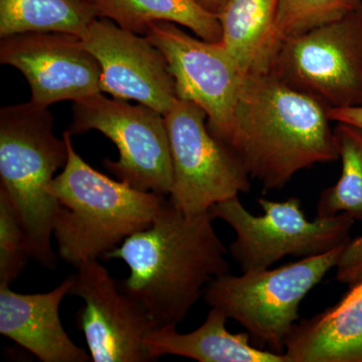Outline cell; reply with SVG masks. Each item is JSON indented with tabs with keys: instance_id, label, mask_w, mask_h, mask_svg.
I'll return each instance as SVG.
<instances>
[{
	"instance_id": "obj_21",
	"label": "cell",
	"mask_w": 362,
	"mask_h": 362,
	"mask_svg": "<svg viewBox=\"0 0 362 362\" xmlns=\"http://www.w3.org/2000/svg\"><path fill=\"white\" fill-rule=\"evenodd\" d=\"M361 7L362 0H279L273 28L252 68L263 69L283 40L340 20Z\"/></svg>"
},
{
	"instance_id": "obj_1",
	"label": "cell",
	"mask_w": 362,
	"mask_h": 362,
	"mask_svg": "<svg viewBox=\"0 0 362 362\" xmlns=\"http://www.w3.org/2000/svg\"><path fill=\"white\" fill-rule=\"evenodd\" d=\"M329 109L268 71L245 74L230 130L220 140L264 192L339 158Z\"/></svg>"
},
{
	"instance_id": "obj_8",
	"label": "cell",
	"mask_w": 362,
	"mask_h": 362,
	"mask_svg": "<svg viewBox=\"0 0 362 362\" xmlns=\"http://www.w3.org/2000/svg\"><path fill=\"white\" fill-rule=\"evenodd\" d=\"M96 130L116 145L118 160L105 159V168L117 180L141 192L168 197L173 187V162L163 114L124 100L100 94L74 102L69 132Z\"/></svg>"
},
{
	"instance_id": "obj_15",
	"label": "cell",
	"mask_w": 362,
	"mask_h": 362,
	"mask_svg": "<svg viewBox=\"0 0 362 362\" xmlns=\"http://www.w3.org/2000/svg\"><path fill=\"white\" fill-rule=\"evenodd\" d=\"M284 354L290 362H362V282L334 306L295 323Z\"/></svg>"
},
{
	"instance_id": "obj_16",
	"label": "cell",
	"mask_w": 362,
	"mask_h": 362,
	"mask_svg": "<svg viewBox=\"0 0 362 362\" xmlns=\"http://www.w3.org/2000/svg\"><path fill=\"white\" fill-rule=\"evenodd\" d=\"M226 320L220 309L211 307L197 330L183 334L175 325L156 327L145 339V347L152 361L177 356L199 362H290L285 354L255 346L247 332L230 333Z\"/></svg>"
},
{
	"instance_id": "obj_4",
	"label": "cell",
	"mask_w": 362,
	"mask_h": 362,
	"mask_svg": "<svg viewBox=\"0 0 362 362\" xmlns=\"http://www.w3.org/2000/svg\"><path fill=\"white\" fill-rule=\"evenodd\" d=\"M68 161L65 138L54 132V117L47 107L33 103L0 110V189L13 202L28 235L32 258L54 270L52 247L57 201L47 188Z\"/></svg>"
},
{
	"instance_id": "obj_14",
	"label": "cell",
	"mask_w": 362,
	"mask_h": 362,
	"mask_svg": "<svg viewBox=\"0 0 362 362\" xmlns=\"http://www.w3.org/2000/svg\"><path fill=\"white\" fill-rule=\"evenodd\" d=\"M75 275L47 293L21 294L0 285V333L42 362H88L90 354L64 329L59 306L70 294Z\"/></svg>"
},
{
	"instance_id": "obj_7",
	"label": "cell",
	"mask_w": 362,
	"mask_h": 362,
	"mask_svg": "<svg viewBox=\"0 0 362 362\" xmlns=\"http://www.w3.org/2000/svg\"><path fill=\"white\" fill-rule=\"evenodd\" d=\"M328 109L362 107V7L283 40L263 70Z\"/></svg>"
},
{
	"instance_id": "obj_17",
	"label": "cell",
	"mask_w": 362,
	"mask_h": 362,
	"mask_svg": "<svg viewBox=\"0 0 362 362\" xmlns=\"http://www.w3.org/2000/svg\"><path fill=\"white\" fill-rule=\"evenodd\" d=\"M99 18H109L137 35H145L156 21H170L189 28L199 39L221 42V26L216 14L195 0H90Z\"/></svg>"
},
{
	"instance_id": "obj_13",
	"label": "cell",
	"mask_w": 362,
	"mask_h": 362,
	"mask_svg": "<svg viewBox=\"0 0 362 362\" xmlns=\"http://www.w3.org/2000/svg\"><path fill=\"white\" fill-rule=\"evenodd\" d=\"M81 39L101 66V92L137 101L163 115L175 105L178 97L168 61L145 35L97 18Z\"/></svg>"
},
{
	"instance_id": "obj_5",
	"label": "cell",
	"mask_w": 362,
	"mask_h": 362,
	"mask_svg": "<svg viewBox=\"0 0 362 362\" xmlns=\"http://www.w3.org/2000/svg\"><path fill=\"white\" fill-rule=\"evenodd\" d=\"M345 244L277 269L226 273L207 284L204 299L246 329L258 349L284 354L285 339L299 319V305L337 268Z\"/></svg>"
},
{
	"instance_id": "obj_11",
	"label": "cell",
	"mask_w": 362,
	"mask_h": 362,
	"mask_svg": "<svg viewBox=\"0 0 362 362\" xmlns=\"http://www.w3.org/2000/svg\"><path fill=\"white\" fill-rule=\"evenodd\" d=\"M77 269L69 295L85 302L77 313V326L92 361H152L145 339L157 325L146 309L123 291L98 259Z\"/></svg>"
},
{
	"instance_id": "obj_10",
	"label": "cell",
	"mask_w": 362,
	"mask_h": 362,
	"mask_svg": "<svg viewBox=\"0 0 362 362\" xmlns=\"http://www.w3.org/2000/svg\"><path fill=\"white\" fill-rule=\"evenodd\" d=\"M145 37L165 57L178 99L201 107L209 129L223 139L245 76L225 45L195 39L170 21L152 23Z\"/></svg>"
},
{
	"instance_id": "obj_9",
	"label": "cell",
	"mask_w": 362,
	"mask_h": 362,
	"mask_svg": "<svg viewBox=\"0 0 362 362\" xmlns=\"http://www.w3.org/2000/svg\"><path fill=\"white\" fill-rule=\"evenodd\" d=\"M163 116L173 162L168 197L178 209L187 214L207 213L214 204L249 192L250 176L209 129L201 107L177 99Z\"/></svg>"
},
{
	"instance_id": "obj_12",
	"label": "cell",
	"mask_w": 362,
	"mask_h": 362,
	"mask_svg": "<svg viewBox=\"0 0 362 362\" xmlns=\"http://www.w3.org/2000/svg\"><path fill=\"white\" fill-rule=\"evenodd\" d=\"M0 63L25 76L33 103L49 107L101 92V66L81 37L66 33H23L0 42Z\"/></svg>"
},
{
	"instance_id": "obj_22",
	"label": "cell",
	"mask_w": 362,
	"mask_h": 362,
	"mask_svg": "<svg viewBox=\"0 0 362 362\" xmlns=\"http://www.w3.org/2000/svg\"><path fill=\"white\" fill-rule=\"evenodd\" d=\"M32 258L28 235L9 197L0 189V285L11 286Z\"/></svg>"
},
{
	"instance_id": "obj_20",
	"label": "cell",
	"mask_w": 362,
	"mask_h": 362,
	"mask_svg": "<svg viewBox=\"0 0 362 362\" xmlns=\"http://www.w3.org/2000/svg\"><path fill=\"white\" fill-rule=\"evenodd\" d=\"M337 123L333 134L342 162L341 175L337 185L321 192L317 216L346 214L362 223V128Z\"/></svg>"
},
{
	"instance_id": "obj_2",
	"label": "cell",
	"mask_w": 362,
	"mask_h": 362,
	"mask_svg": "<svg viewBox=\"0 0 362 362\" xmlns=\"http://www.w3.org/2000/svg\"><path fill=\"white\" fill-rule=\"evenodd\" d=\"M213 216L187 214L165 197L151 225L127 238L103 259H122L129 277L123 291L146 309L157 327L187 318L207 284L230 273L228 249L216 235Z\"/></svg>"
},
{
	"instance_id": "obj_3",
	"label": "cell",
	"mask_w": 362,
	"mask_h": 362,
	"mask_svg": "<svg viewBox=\"0 0 362 362\" xmlns=\"http://www.w3.org/2000/svg\"><path fill=\"white\" fill-rule=\"evenodd\" d=\"M68 161L47 192L57 201L52 235L59 256L78 266L103 259L130 235L151 225L166 195L141 192L90 168L63 134Z\"/></svg>"
},
{
	"instance_id": "obj_23",
	"label": "cell",
	"mask_w": 362,
	"mask_h": 362,
	"mask_svg": "<svg viewBox=\"0 0 362 362\" xmlns=\"http://www.w3.org/2000/svg\"><path fill=\"white\" fill-rule=\"evenodd\" d=\"M337 269V280L349 287L362 282V235L347 242Z\"/></svg>"
},
{
	"instance_id": "obj_25",
	"label": "cell",
	"mask_w": 362,
	"mask_h": 362,
	"mask_svg": "<svg viewBox=\"0 0 362 362\" xmlns=\"http://www.w3.org/2000/svg\"><path fill=\"white\" fill-rule=\"evenodd\" d=\"M195 1H197L202 8L209 11V13L216 14V16H218V14L223 11L228 0H195Z\"/></svg>"
},
{
	"instance_id": "obj_6",
	"label": "cell",
	"mask_w": 362,
	"mask_h": 362,
	"mask_svg": "<svg viewBox=\"0 0 362 362\" xmlns=\"http://www.w3.org/2000/svg\"><path fill=\"white\" fill-rule=\"evenodd\" d=\"M262 216H255L240 202L239 195L218 202L209 209L214 220L232 226L235 240L228 247L243 273L270 269L287 256H317L349 242L354 218L346 214L317 216L307 220L301 201L259 199Z\"/></svg>"
},
{
	"instance_id": "obj_18",
	"label": "cell",
	"mask_w": 362,
	"mask_h": 362,
	"mask_svg": "<svg viewBox=\"0 0 362 362\" xmlns=\"http://www.w3.org/2000/svg\"><path fill=\"white\" fill-rule=\"evenodd\" d=\"M97 18L90 0H0V37L51 32L81 37Z\"/></svg>"
},
{
	"instance_id": "obj_24",
	"label": "cell",
	"mask_w": 362,
	"mask_h": 362,
	"mask_svg": "<svg viewBox=\"0 0 362 362\" xmlns=\"http://www.w3.org/2000/svg\"><path fill=\"white\" fill-rule=\"evenodd\" d=\"M329 117L334 122L351 124L362 128V107L354 108L330 109Z\"/></svg>"
},
{
	"instance_id": "obj_19",
	"label": "cell",
	"mask_w": 362,
	"mask_h": 362,
	"mask_svg": "<svg viewBox=\"0 0 362 362\" xmlns=\"http://www.w3.org/2000/svg\"><path fill=\"white\" fill-rule=\"evenodd\" d=\"M279 0H228L218 21L221 42L243 73L254 66L273 28Z\"/></svg>"
}]
</instances>
